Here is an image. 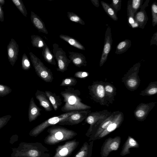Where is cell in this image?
I'll use <instances>...</instances> for the list:
<instances>
[{
	"instance_id": "obj_1",
	"label": "cell",
	"mask_w": 157,
	"mask_h": 157,
	"mask_svg": "<svg viewBox=\"0 0 157 157\" xmlns=\"http://www.w3.org/2000/svg\"><path fill=\"white\" fill-rule=\"evenodd\" d=\"M12 151L11 157H50L51 155L48 149L38 142H21Z\"/></svg>"
},
{
	"instance_id": "obj_2",
	"label": "cell",
	"mask_w": 157,
	"mask_h": 157,
	"mask_svg": "<svg viewBox=\"0 0 157 157\" xmlns=\"http://www.w3.org/2000/svg\"><path fill=\"white\" fill-rule=\"evenodd\" d=\"M80 94L79 90L71 87H68L61 91L60 94L64 98L65 103L61 107V110L67 113L90 109L91 107L82 102L79 97Z\"/></svg>"
},
{
	"instance_id": "obj_3",
	"label": "cell",
	"mask_w": 157,
	"mask_h": 157,
	"mask_svg": "<svg viewBox=\"0 0 157 157\" xmlns=\"http://www.w3.org/2000/svg\"><path fill=\"white\" fill-rule=\"evenodd\" d=\"M47 132L48 134L44 139V143L49 145L71 140L77 135L74 131L61 126H52L48 129Z\"/></svg>"
},
{
	"instance_id": "obj_4",
	"label": "cell",
	"mask_w": 157,
	"mask_h": 157,
	"mask_svg": "<svg viewBox=\"0 0 157 157\" xmlns=\"http://www.w3.org/2000/svg\"><path fill=\"white\" fill-rule=\"evenodd\" d=\"M140 63L134 64L122 78V81L125 87L131 91L136 90L139 87L140 80L138 75Z\"/></svg>"
},
{
	"instance_id": "obj_5",
	"label": "cell",
	"mask_w": 157,
	"mask_h": 157,
	"mask_svg": "<svg viewBox=\"0 0 157 157\" xmlns=\"http://www.w3.org/2000/svg\"><path fill=\"white\" fill-rule=\"evenodd\" d=\"M78 111H79L65 113L50 118L34 128L30 131L29 135L30 136L36 137L48 127L58 124L71 115L77 113Z\"/></svg>"
},
{
	"instance_id": "obj_6",
	"label": "cell",
	"mask_w": 157,
	"mask_h": 157,
	"mask_svg": "<svg viewBox=\"0 0 157 157\" xmlns=\"http://www.w3.org/2000/svg\"><path fill=\"white\" fill-rule=\"evenodd\" d=\"M105 82L102 81H94L88 86L89 94L94 101L102 105L109 106L104 89Z\"/></svg>"
},
{
	"instance_id": "obj_7",
	"label": "cell",
	"mask_w": 157,
	"mask_h": 157,
	"mask_svg": "<svg viewBox=\"0 0 157 157\" xmlns=\"http://www.w3.org/2000/svg\"><path fill=\"white\" fill-rule=\"evenodd\" d=\"M111 113V112L106 109L102 111L89 113L85 119V122L90 125L86 133V136L89 137L93 128L97 123L107 118Z\"/></svg>"
},
{
	"instance_id": "obj_8",
	"label": "cell",
	"mask_w": 157,
	"mask_h": 157,
	"mask_svg": "<svg viewBox=\"0 0 157 157\" xmlns=\"http://www.w3.org/2000/svg\"><path fill=\"white\" fill-rule=\"evenodd\" d=\"M121 141V138L120 136H116L113 138L110 137L106 139L101 147V157H108L111 152L117 150Z\"/></svg>"
},
{
	"instance_id": "obj_9",
	"label": "cell",
	"mask_w": 157,
	"mask_h": 157,
	"mask_svg": "<svg viewBox=\"0 0 157 157\" xmlns=\"http://www.w3.org/2000/svg\"><path fill=\"white\" fill-rule=\"evenodd\" d=\"M117 112V111L112 113L107 118L95 124L89 137V141L97 140L99 135L113 122Z\"/></svg>"
},
{
	"instance_id": "obj_10",
	"label": "cell",
	"mask_w": 157,
	"mask_h": 157,
	"mask_svg": "<svg viewBox=\"0 0 157 157\" xmlns=\"http://www.w3.org/2000/svg\"><path fill=\"white\" fill-rule=\"evenodd\" d=\"M79 144V142L75 139L59 145L56 148L55 153L52 157H69Z\"/></svg>"
},
{
	"instance_id": "obj_11",
	"label": "cell",
	"mask_w": 157,
	"mask_h": 157,
	"mask_svg": "<svg viewBox=\"0 0 157 157\" xmlns=\"http://www.w3.org/2000/svg\"><path fill=\"white\" fill-rule=\"evenodd\" d=\"M156 104V102H151L139 104L134 112V115L136 119L140 121H144Z\"/></svg>"
},
{
	"instance_id": "obj_12",
	"label": "cell",
	"mask_w": 157,
	"mask_h": 157,
	"mask_svg": "<svg viewBox=\"0 0 157 157\" xmlns=\"http://www.w3.org/2000/svg\"><path fill=\"white\" fill-rule=\"evenodd\" d=\"M90 112V109L79 111L71 115L59 123L58 124L61 125H73L78 124L84 121Z\"/></svg>"
},
{
	"instance_id": "obj_13",
	"label": "cell",
	"mask_w": 157,
	"mask_h": 157,
	"mask_svg": "<svg viewBox=\"0 0 157 157\" xmlns=\"http://www.w3.org/2000/svg\"><path fill=\"white\" fill-rule=\"evenodd\" d=\"M112 43L111 28L110 27L108 26L105 34L104 47L99 63L100 67L102 66L106 61L111 49Z\"/></svg>"
},
{
	"instance_id": "obj_14",
	"label": "cell",
	"mask_w": 157,
	"mask_h": 157,
	"mask_svg": "<svg viewBox=\"0 0 157 157\" xmlns=\"http://www.w3.org/2000/svg\"><path fill=\"white\" fill-rule=\"evenodd\" d=\"M124 119L123 113L118 111L113 122L98 136L97 140H100L106 136L119 127Z\"/></svg>"
},
{
	"instance_id": "obj_15",
	"label": "cell",
	"mask_w": 157,
	"mask_h": 157,
	"mask_svg": "<svg viewBox=\"0 0 157 157\" xmlns=\"http://www.w3.org/2000/svg\"><path fill=\"white\" fill-rule=\"evenodd\" d=\"M7 50L9 61L13 66L17 59L19 51L18 45L13 39H11L7 46Z\"/></svg>"
},
{
	"instance_id": "obj_16",
	"label": "cell",
	"mask_w": 157,
	"mask_h": 157,
	"mask_svg": "<svg viewBox=\"0 0 157 157\" xmlns=\"http://www.w3.org/2000/svg\"><path fill=\"white\" fill-rule=\"evenodd\" d=\"M149 0H146L140 8V11L135 14L134 18L138 24L139 27L143 29L148 20V17L145 11V8L148 6Z\"/></svg>"
},
{
	"instance_id": "obj_17",
	"label": "cell",
	"mask_w": 157,
	"mask_h": 157,
	"mask_svg": "<svg viewBox=\"0 0 157 157\" xmlns=\"http://www.w3.org/2000/svg\"><path fill=\"white\" fill-rule=\"evenodd\" d=\"M36 98L38 101L40 106L46 112H50L53 110L52 106L45 92L37 90L35 94Z\"/></svg>"
},
{
	"instance_id": "obj_18",
	"label": "cell",
	"mask_w": 157,
	"mask_h": 157,
	"mask_svg": "<svg viewBox=\"0 0 157 157\" xmlns=\"http://www.w3.org/2000/svg\"><path fill=\"white\" fill-rule=\"evenodd\" d=\"M42 109L35 103L33 97L30 100L28 109V118L30 122L35 120L41 114Z\"/></svg>"
},
{
	"instance_id": "obj_19",
	"label": "cell",
	"mask_w": 157,
	"mask_h": 157,
	"mask_svg": "<svg viewBox=\"0 0 157 157\" xmlns=\"http://www.w3.org/2000/svg\"><path fill=\"white\" fill-rule=\"evenodd\" d=\"M94 141L84 142L78 152L72 157H91Z\"/></svg>"
},
{
	"instance_id": "obj_20",
	"label": "cell",
	"mask_w": 157,
	"mask_h": 157,
	"mask_svg": "<svg viewBox=\"0 0 157 157\" xmlns=\"http://www.w3.org/2000/svg\"><path fill=\"white\" fill-rule=\"evenodd\" d=\"M139 144L137 141L132 136H129L122 146L120 155L124 156L130 154V148H138Z\"/></svg>"
},
{
	"instance_id": "obj_21",
	"label": "cell",
	"mask_w": 157,
	"mask_h": 157,
	"mask_svg": "<svg viewBox=\"0 0 157 157\" xmlns=\"http://www.w3.org/2000/svg\"><path fill=\"white\" fill-rule=\"evenodd\" d=\"M104 89L107 102L112 104L115 101L114 97L116 95V88L115 86L109 82H105Z\"/></svg>"
},
{
	"instance_id": "obj_22",
	"label": "cell",
	"mask_w": 157,
	"mask_h": 157,
	"mask_svg": "<svg viewBox=\"0 0 157 157\" xmlns=\"http://www.w3.org/2000/svg\"><path fill=\"white\" fill-rule=\"evenodd\" d=\"M45 93L48 99L55 111L57 110L62 103L61 99L59 95H56L55 93L46 90Z\"/></svg>"
},
{
	"instance_id": "obj_23",
	"label": "cell",
	"mask_w": 157,
	"mask_h": 157,
	"mask_svg": "<svg viewBox=\"0 0 157 157\" xmlns=\"http://www.w3.org/2000/svg\"><path fill=\"white\" fill-rule=\"evenodd\" d=\"M131 0L128 2L127 7V19L128 25L132 28L139 27L137 23L135 20V14L133 13L131 7Z\"/></svg>"
},
{
	"instance_id": "obj_24",
	"label": "cell",
	"mask_w": 157,
	"mask_h": 157,
	"mask_svg": "<svg viewBox=\"0 0 157 157\" xmlns=\"http://www.w3.org/2000/svg\"><path fill=\"white\" fill-rule=\"evenodd\" d=\"M157 93V82H151L147 86L142 90L140 95L143 96H151L155 95Z\"/></svg>"
},
{
	"instance_id": "obj_25",
	"label": "cell",
	"mask_w": 157,
	"mask_h": 157,
	"mask_svg": "<svg viewBox=\"0 0 157 157\" xmlns=\"http://www.w3.org/2000/svg\"><path fill=\"white\" fill-rule=\"evenodd\" d=\"M131 45V41L129 39H125L117 45L115 53L117 54H122L126 52Z\"/></svg>"
},
{
	"instance_id": "obj_26",
	"label": "cell",
	"mask_w": 157,
	"mask_h": 157,
	"mask_svg": "<svg viewBox=\"0 0 157 157\" xmlns=\"http://www.w3.org/2000/svg\"><path fill=\"white\" fill-rule=\"evenodd\" d=\"M101 3L103 9L107 14L114 21H117L118 18L117 13L110 5L104 1H101Z\"/></svg>"
},
{
	"instance_id": "obj_27",
	"label": "cell",
	"mask_w": 157,
	"mask_h": 157,
	"mask_svg": "<svg viewBox=\"0 0 157 157\" xmlns=\"http://www.w3.org/2000/svg\"><path fill=\"white\" fill-rule=\"evenodd\" d=\"M77 82L76 78L73 77H67L63 79L59 86L71 87L76 85Z\"/></svg>"
},
{
	"instance_id": "obj_28",
	"label": "cell",
	"mask_w": 157,
	"mask_h": 157,
	"mask_svg": "<svg viewBox=\"0 0 157 157\" xmlns=\"http://www.w3.org/2000/svg\"><path fill=\"white\" fill-rule=\"evenodd\" d=\"M152 18V25L153 27L157 25V3L156 2L153 3L151 6Z\"/></svg>"
},
{
	"instance_id": "obj_29",
	"label": "cell",
	"mask_w": 157,
	"mask_h": 157,
	"mask_svg": "<svg viewBox=\"0 0 157 157\" xmlns=\"http://www.w3.org/2000/svg\"><path fill=\"white\" fill-rule=\"evenodd\" d=\"M20 12L25 16L27 14L26 10L22 1L21 0H11Z\"/></svg>"
},
{
	"instance_id": "obj_30",
	"label": "cell",
	"mask_w": 157,
	"mask_h": 157,
	"mask_svg": "<svg viewBox=\"0 0 157 157\" xmlns=\"http://www.w3.org/2000/svg\"><path fill=\"white\" fill-rule=\"evenodd\" d=\"M143 1V0H131V7L134 14L142 6Z\"/></svg>"
},
{
	"instance_id": "obj_31",
	"label": "cell",
	"mask_w": 157,
	"mask_h": 157,
	"mask_svg": "<svg viewBox=\"0 0 157 157\" xmlns=\"http://www.w3.org/2000/svg\"><path fill=\"white\" fill-rule=\"evenodd\" d=\"M31 67L30 63L26 54H23L21 59L22 68L24 70H29Z\"/></svg>"
},
{
	"instance_id": "obj_32",
	"label": "cell",
	"mask_w": 157,
	"mask_h": 157,
	"mask_svg": "<svg viewBox=\"0 0 157 157\" xmlns=\"http://www.w3.org/2000/svg\"><path fill=\"white\" fill-rule=\"evenodd\" d=\"M12 91V89L9 86L0 84V97H3L8 94Z\"/></svg>"
},
{
	"instance_id": "obj_33",
	"label": "cell",
	"mask_w": 157,
	"mask_h": 157,
	"mask_svg": "<svg viewBox=\"0 0 157 157\" xmlns=\"http://www.w3.org/2000/svg\"><path fill=\"white\" fill-rule=\"evenodd\" d=\"M121 0H113L111 4L109 5L116 13L121 10Z\"/></svg>"
},
{
	"instance_id": "obj_34",
	"label": "cell",
	"mask_w": 157,
	"mask_h": 157,
	"mask_svg": "<svg viewBox=\"0 0 157 157\" xmlns=\"http://www.w3.org/2000/svg\"><path fill=\"white\" fill-rule=\"evenodd\" d=\"M11 117L12 116L10 115L0 117V129L7 124Z\"/></svg>"
},
{
	"instance_id": "obj_35",
	"label": "cell",
	"mask_w": 157,
	"mask_h": 157,
	"mask_svg": "<svg viewBox=\"0 0 157 157\" xmlns=\"http://www.w3.org/2000/svg\"><path fill=\"white\" fill-rule=\"evenodd\" d=\"M32 21L35 26L39 29H42L43 27V24L37 17L32 16Z\"/></svg>"
},
{
	"instance_id": "obj_36",
	"label": "cell",
	"mask_w": 157,
	"mask_h": 157,
	"mask_svg": "<svg viewBox=\"0 0 157 157\" xmlns=\"http://www.w3.org/2000/svg\"><path fill=\"white\" fill-rule=\"evenodd\" d=\"M89 75V73L87 72L80 71L75 73L74 77L80 78H84L88 77Z\"/></svg>"
},
{
	"instance_id": "obj_37",
	"label": "cell",
	"mask_w": 157,
	"mask_h": 157,
	"mask_svg": "<svg viewBox=\"0 0 157 157\" xmlns=\"http://www.w3.org/2000/svg\"><path fill=\"white\" fill-rule=\"evenodd\" d=\"M68 42L71 45H73L75 47L78 48L82 49L83 48L82 46L81 45L79 44H78L76 41L72 39H69L68 40Z\"/></svg>"
},
{
	"instance_id": "obj_38",
	"label": "cell",
	"mask_w": 157,
	"mask_h": 157,
	"mask_svg": "<svg viewBox=\"0 0 157 157\" xmlns=\"http://www.w3.org/2000/svg\"><path fill=\"white\" fill-rule=\"evenodd\" d=\"M150 44V45L153 44L157 45V32L155 33L152 36Z\"/></svg>"
},
{
	"instance_id": "obj_39",
	"label": "cell",
	"mask_w": 157,
	"mask_h": 157,
	"mask_svg": "<svg viewBox=\"0 0 157 157\" xmlns=\"http://www.w3.org/2000/svg\"><path fill=\"white\" fill-rule=\"evenodd\" d=\"M74 63L77 65H83V62L82 60L79 58H76L73 60Z\"/></svg>"
},
{
	"instance_id": "obj_40",
	"label": "cell",
	"mask_w": 157,
	"mask_h": 157,
	"mask_svg": "<svg viewBox=\"0 0 157 157\" xmlns=\"http://www.w3.org/2000/svg\"><path fill=\"white\" fill-rule=\"evenodd\" d=\"M4 20V12L2 6L0 5V21L1 22H3Z\"/></svg>"
},
{
	"instance_id": "obj_41",
	"label": "cell",
	"mask_w": 157,
	"mask_h": 157,
	"mask_svg": "<svg viewBox=\"0 0 157 157\" xmlns=\"http://www.w3.org/2000/svg\"><path fill=\"white\" fill-rule=\"evenodd\" d=\"M70 19L71 21L74 22H78L80 20L79 18L76 16H73L71 17Z\"/></svg>"
},
{
	"instance_id": "obj_42",
	"label": "cell",
	"mask_w": 157,
	"mask_h": 157,
	"mask_svg": "<svg viewBox=\"0 0 157 157\" xmlns=\"http://www.w3.org/2000/svg\"><path fill=\"white\" fill-rule=\"evenodd\" d=\"M92 3L94 5L97 7H98L99 6V4L98 0H93L91 1Z\"/></svg>"
},
{
	"instance_id": "obj_43",
	"label": "cell",
	"mask_w": 157,
	"mask_h": 157,
	"mask_svg": "<svg viewBox=\"0 0 157 157\" xmlns=\"http://www.w3.org/2000/svg\"><path fill=\"white\" fill-rule=\"evenodd\" d=\"M47 58L48 59L50 60L52 58V56L50 54L48 53L47 55Z\"/></svg>"
},
{
	"instance_id": "obj_44",
	"label": "cell",
	"mask_w": 157,
	"mask_h": 157,
	"mask_svg": "<svg viewBox=\"0 0 157 157\" xmlns=\"http://www.w3.org/2000/svg\"><path fill=\"white\" fill-rule=\"evenodd\" d=\"M43 45L44 44L42 41H40L38 44V47H43Z\"/></svg>"
},
{
	"instance_id": "obj_45",
	"label": "cell",
	"mask_w": 157,
	"mask_h": 157,
	"mask_svg": "<svg viewBox=\"0 0 157 157\" xmlns=\"http://www.w3.org/2000/svg\"><path fill=\"white\" fill-rule=\"evenodd\" d=\"M5 3V1L4 0H0V5L2 6L4 5Z\"/></svg>"
}]
</instances>
